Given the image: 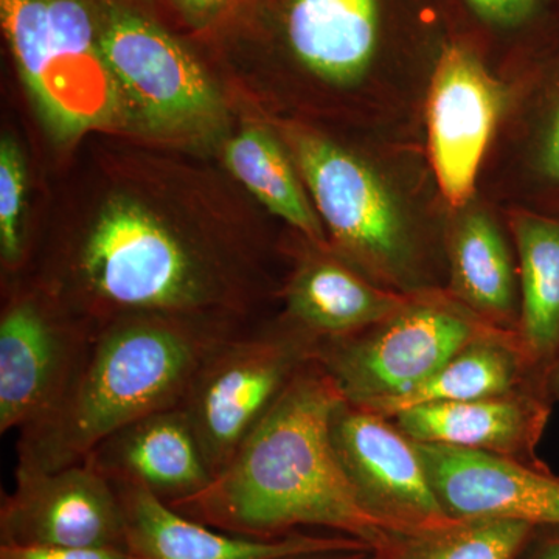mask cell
Returning <instances> with one entry per match:
<instances>
[{
	"instance_id": "6da1fadb",
	"label": "cell",
	"mask_w": 559,
	"mask_h": 559,
	"mask_svg": "<svg viewBox=\"0 0 559 559\" xmlns=\"http://www.w3.org/2000/svg\"><path fill=\"white\" fill-rule=\"evenodd\" d=\"M43 288L91 330L134 314L242 322L255 299L245 238L124 191L61 242Z\"/></svg>"
},
{
	"instance_id": "7a4b0ae2",
	"label": "cell",
	"mask_w": 559,
	"mask_h": 559,
	"mask_svg": "<svg viewBox=\"0 0 559 559\" xmlns=\"http://www.w3.org/2000/svg\"><path fill=\"white\" fill-rule=\"evenodd\" d=\"M342 400L318 360H308L207 487L170 507L246 538H283L310 525L389 547L395 533L360 502L331 443Z\"/></svg>"
},
{
	"instance_id": "3957f363",
	"label": "cell",
	"mask_w": 559,
	"mask_h": 559,
	"mask_svg": "<svg viewBox=\"0 0 559 559\" xmlns=\"http://www.w3.org/2000/svg\"><path fill=\"white\" fill-rule=\"evenodd\" d=\"M241 323L134 314L92 330L53 409L21 430L16 469L79 465L135 419L179 406L204 360Z\"/></svg>"
},
{
	"instance_id": "277c9868",
	"label": "cell",
	"mask_w": 559,
	"mask_h": 559,
	"mask_svg": "<svg viewBox=\"0 0 559 559\" xmlns=\"http://www.w3.org/2000/svg\"><path fill=\"white\" fill-rule=\"evenodd\" d=\"M3 36L40 123L58 143L127 130L103 53L97 0H0Z\"/></svg>"
},
{
	"instance_id": "5b68a950",
	"label": "cell",
	"mask_w": 559,
	"mask_h": 559,
	"mask_svg": "<svg viewBox=\"0 0 559 559\" xmlns=\"http://www.w3.org/2000/svg\"><path fill=\"white\" fill-rule=\"evenodd\" d=\"M97 10L127 130L178 145L218 138L226 102L202 62L130 0H97Z\"/></svg>"
},
{
	"instance_id": "8992f818",
	"label": "cell",
	"mask_w": 559,
	"mask_h": 559,
	"mask_svg": "<svg viewBox=\"0 0 559 559\" xmlns=\"http://www.w3.org/2000/svg\"><path fill=\"white\" fill-rule=\"evenodd\" d=\"M318 342L290 325L224 341L198 370L180 409L189 418L213 476L255 429Z\"/></svg>"
},
{
	"instance_id": "52a82bcc",
	"label": "cell",
	"mask_w": 559,
	"mask_h": 559,
	"mask_svg": "<svg viewBox=\"0 0 559 559\" xmlns=\"http://www.w3.org/2000/svg\"><path fill=\"white\" fill-rule=\"evenodd\" d=\"M489 329L447 305L414 300L369 330L318 342L314 358L345 401L367 407L418 388Z\"/></svg>"
},
{
	"instance_id": "ba28073f",
	"label": "cell",
	"mask_w": 559,
	"mask_h": 559,
	"mask_svg": "<svg viewBox=\"0 0 559 559\" xmlns=\"http://www.w3.org/2000/svg\"><path fill=\"white\" fill-rule=\"evenodd\" d=\"M288 143L340 255L390 282L409 278L412 248L406 223L377 171L305 128H289Z\"/></svg>"
},
{
	"instance_id": "9c48e42d",
	"label": "cell",
	"mask_w": 559,
	"mask_h": 559,
	"mask_svg": "<svg viewBox=\"0 0 559 559\" xmlns=\"http://www.w3.org/2000/svg\"><path fill=\"white\" fill-rule=\"evenodd\" d=\"M330 436L360 502L396 536L454 524L433 492L414 441L395 423L342 400L331 417Z\"/></svg>"
},
{
	"instance_id": "30bf717a",
	"label": "cell",
	"mask_w": 559,
	"mask_h": 559,
	"mask_svg": "<svg viewBox=\"0 0 559 559\" xmlns=\"http://www.w3.org/2000/svg\"><path fill=\"white\" fill-rule=\"evenodd\" d=\"M91 331L43 286L7 304L0 316V433L21 432L53 409Z\"/></svg>"
},
{
	"instance_id": "8fae6325",
	"label": "cell",
	"mask_w": 559,
	"mask_h": 559,
	"mask_svg": "<svg viewBox=\"0 0 559 559\" xmlns=\"http://www.w3.org/2000/svg\"><path fill=\"white\" fill-rule=\"evenodd\" d=\"M0 544L127 550L119 492L87 462L14 469V488L0 503Z\"/></svg>"
},
{
	"instance_id": "7c38bea8",
	"label": "cell",
	"mask_w": 559,
	"mask_h": 559,
	"mask_svg": "<svg viewBox=\"0 0 559 559\" xmlns=\"http://www.w3.org/2000/svg\"><path fill=\"white\" fill-rule=\"evenodd\" d=\"M502 86L466 47L441 51L430 80L429 156L441 194L465 207L476 189L481 160L503 112Z\"/></svg>"
},
{
	"instance_id": "4fadbf2b",
	"label": "cell",
	"mask_w": 559,
	"mask_h": 559,
	"mask_svg": "<svg viewBox=\"0 0 559 559\" xmlns=\"http://www.w3.org/2000/svg\"><path fill=\"white\" fill-rule=\"evenodd\" d=\"M414 444L452 520L559 525V477L543 465L444 444Z\"/></svg>"
},
{
	"instance_id": "5bb4252c",
	"label": "cell",
	"mask_w": 559,
	"mask_h": 559,
	"mask_svg": "<svg viewBox=\"0 0 559 559\" xmlns=\"http://www.w3.org/2000/svg\"><path fill=\"white\" fill-rule=\"evenodd\" d=\"M127 522V550L135 559H286L329 551L369 550L358 539L288 535L255 539L231 535L179 513L146 489L114 485Z\"/></svg>"
},
{
	"instance_id": "9a60e30c",
	"label": "cell",
	"mask_w": 559,
	"mask_h": 559,
	"mask_svg": "<svg viewBox=\"0 0 559 559\" xmlns=\"http://www.w3.org/2000/svg\"><path fill=\"white\" fill-rule=\"evenodd\" d=\"M84 462L114 485L146 489L168 506L198 495L215 477L179 406L135 419L103 440Z\"/></svg>"
},
{
	"instance_id": "2e32d148",
	"label": "cell",
	"mask_w": 559,
	"mask_h": 559,
	"mask_svg": "<svg viewBox=\"0 0 559 559\" xmlns=\"http://www.w3.org/2000/svg\"><path fill=\"white\" fill-rule=\"evenodd\" d=\"M549 400L546 390L527 388L491 399L423 404L389 419L418 443L488 452L539 465L535 448L549 419Z\"/></svg>"
},
{
	"instance_id": "e0dca14e",
	"label": "cell",
	"mask_w": 559,
	"mask_h": 559,
	"mask_svg": "<svg viewBox=\"0 0 559 559\" xmlns=\"http://www.w3.org/2000/svg\"><path fill=\"white\" fill-rule=\"evenodd\" d=\"M412 301L371 285L341 260L320 253L301 259L285 288L288 325L316 342L369 330Z\"/></svg>"
},
{
	"instance_id": "ac0fdd59",
	"label": "cell",
	"mask_w": 559,
	"mask_h": 559,
	"mask_svg": "<svg viewBox=\"0 0 559 559\" xmlns=\"http://www.w3.org/2000/svg\"><path fill=\"white\" fill-rule=\"evenodd\" d=\"M378 33V0H289L290 50L308 72L331 86H353L367 75Z\"/></svg>"
},
{
	"instance_id": "d6986e66",
	"label": "cell",
	"mask_w": 559,
	"mask_h": 559,
	"mask_svg": "<svg viewBox=\"0 0 559 559\" xmlns=\"http://www.w3.org/2000/svg\"><path fill=\"white\" fill-rule=\"evenodd\" d=\"M533 371L538 370L525 355L518 333H506V330L492 326L455 353L418 388L399 399L371 404L364 409L374 412L381 417L393 418L401 412L423 404L457 403L509 395L527 389L524 384Z\"/></svg>"
},
{
	"instance_id": "ffe728a7",
	"label": "cell",
	"mask_w": 559,
	"mask_h": 559,
	"mask_svg": "<svg viewBox=\"0 0 559 559\" xmlns=\"http://www.w3.org/2000/svg\"><path fill=\"white\" fill-rule=\"evenodd\" d=\"M511 229L520 253L516 333L532 366L546 377L559 355V216L516 212Z\"/></svg>"
},
{
	"instance_id": "44dd1931",
	"label": "cell",
	"mask_w": 559,
	"mask_h": 559,
	"mask_svg": "<svg viewBox=\"0 0 559 559\" xmlns=\"http://www.w3.org/2000/svg\"><path fill=\"white\" fill-rule=\"evenodd\" d=\"M452 289L488 325H511L518 288L513 260L495 221L480 210L466 212L450 241ZM503 330V329H500Z\"/></svg>"
},
{
	"instance_id": "7402d4cb",
	"label": "cell",
	"mask_w": 559,
	"mask_h": 559,
	"mask_svg": "<svg viewBox=\"0 0 559 559\" xmlns=\"http://www.w3.org/2000/svg\"><path fill=\"white\" fill-rule=\"evenodd\" d=\"M224 164L272 215L299 230L318 248L326 246L325 227L282 143L266 128L248 124L227 140Z\"/></svg>"
},
{
	"instance_id": "603a6c76",
	"label": "cell",
	"mask_w": 559,
	"mask_h": 559,
	"mask_svg": "<svg viewBox=\"0 0 559 559\" xmlns=\"http://www.w3.org/2000/svg\"><path fill=\"white\" fill-rule=\"evenodd\" d=\"M533 525L507 520L455 521L448 527L403 536L400 559H514Z\"/></svg>"
},
{
	"instance_id": "cb8c5ba5",
	"label": "cell",
	"mask_w": 559,
	"mask_h": 559,
	"mask_svg": "<svg viewBox=\"0 0 559 559\" xmlns=\"http://www.w3.org/2000/svg\"><path fill=\"white\" fill-rule=\"evenodd\" d=\"M27 167L16 140H0V259L3 267L20 270L27 253L25 242Z\"/></svg>"
},
{
	"instance_id": "d4e9b609",
	"label": "cell",
	"mask_w": 559,
	"mask_h": 559,
	"mask_svg": "<svg viewBox=\"0 0 559 559\" xmlns=\"http://www.w3.org/2000/svg\"><path fill=\"white\" fill-rule=\"evenodd\" d=\"M532 168L544 190L559 194V76L539 117Z\"/></svg>"
},
{
	"instance_id": "484cf974",
	"label": "cell",
	"mask_w": 559,
	"mask_h": 559,
	"mask_svg": "<svg viewBox=\"0 0 559 559\" xmlns=\"http://www.w3.org/2000/svg\"><path fill=\"white\" fill-rule=\"evenodd\" d=\"M0 559H135L124 549H76V547L16 546L0 544Z\"/></svg>"
},
{
	"instance_id": "4316f807",
	"label": "cell",
	"mask_w": 559,
	"mask_h": 559,
	"mask_svg": "<svg viewBox=\"0 0 559 559\" xmlns=\"http://www.w3.org/2000/svg\"><path fill=\"white\" fill-rule=\"evenodd\" d=\"M468 2L485 21L509 25V27L525 24L539 11V0H468Z\"/></svg>"
},
{
	"instance_id": "83f0119b",
	"label": "cell",
	"mask_w": 559,
	"mask_h": 559,
	"mask_svg": "<svg viewBox=\"0 0 559 559\" xmlns=\"http://www.w3.org/2000/svg\"><path fill=\"white\" fill-rule=\"evenodd\" d=\"M191 27L205 28L229 9L234 0H173Z\"/></svg>"
},
{
	"instance_id": "f1b7e54d",
	"label": "cell",
	"mask_w": 559,
	"mask_h": 559,
	"mask_svg": "<svg viewBox=\"0 0 559 559\" xmlns=\"http://www.w3.org/2000/svg\"><path fill=\"white\" fill-rule=\"evenodd\" d=\"M530 559H559V525L533 530Z\"/></svg>"
},
{
	"instance_id": "f546056e",
	"label": "cell",
	"mask_w": 559,
	"mask_h": 559,
	"mask_svg": "<svg viewBox=\"0 0 559 559\" xmlns=\"http://www.w3.org/2000/svg\"><path fill=\"white\" fill-rule=\"evenodd\" d=\"M544 385H546V392L549 399L559 401V355L549 367V370L546 371Z\"/></svg>"
},
{
	"instance_id": "4dcf8cb0",
	"label": "cell",
	"mask_w": 559,
	"mask_h": 559,
	"mask_svg": "<svg viewBox=\"0 0 559 559\" xmlns=\"http://www.w3.org/2000/svg\"><path fill=\"white\" fill-rule=\"evenodd\" d=\"M362 551L366 550L329 551V554L301 555V557L286 559H362L360 558Z\"/></svg>"
}]
</instances>
